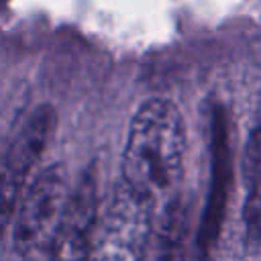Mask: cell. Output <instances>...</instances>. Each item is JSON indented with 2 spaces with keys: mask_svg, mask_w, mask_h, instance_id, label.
<instances>
[{
  "mask_svg": "<svg viewBox=\"0 0 261 261\" xmlns=\"http://www.w3.org/2000/svg\"><path fill=\"white\" fill-rule=\"evenodd\" d=\"M186 128L179 110L165 98L147 100L133 116L122 155V184L157 214L179 198Z\"/></svg>",
  "mask_w": 261,
  "mask_h": 261,
  "instance_id": "obj_1",
  "label": "cell"
},
{
  "mask_svg": "<svg viewBox=\"0 0 261 261\" xmlns=\"http://www.w3.org/2000/svg\"><path fill=\"white\" fill-rule=\"evenodd\" d=\"M67 196V173L61 163L41 169L29 181L10 222L14 247L22 257L49 253Z\"/></svg>",
  "mask_w": 261,
  "mask_h": 261,
  "instance_id": "obj_2",
  "label": "cell"
},
{
  "mask_svg": "<svg viewBox=\"0 0 261 261\" xmlns=\"http://www.w3.org/2000/svg\"><path fill=\"white\" fill-rule=\"evenodd\" d=\"M153 208L122 181L114 188L92 239L90 261H145L153 230Z\"/></svg>",
  "mask_w": 261,
  "mask_h": 261,
  "instance_id": "obj_3",
  "label": "cell"
},
{
  "mask_svg": "<svg viewBox=\"0 0 261 261\" xmlns=\"http://www.w3.org/2000/svg\"><path fill=\"white\" fill-rule=\"evenodd\" d=\"M57 114L51 106L35 108L0 155V237L12 222L14 210L33 179V169L55 130Z\"/></svg>",
  "mask_w": 261,
  "mask_h": 261,
  "instance_id": "obj_4",
  "label": "cell"
},
{
  "mask_svg": "<svg viewBox=\"0 0 261 261\" xmlns=\"http://www.w3.org/2000/svg\"><path fill=\"white\" fill-rule=\"evenodd\" d=\"M98 188L94 173L86 171L69 190L49 257L51 261H88L98 224Z\"/></svg>",
  "mask_w": 261,
  "mask_h": 261,
  "instance_id": "obj_5",
  "label": "cell"
},
{
  "mask_svg": "<svg viewBox=\"0 0 261 261\" xmlns=\"http://www.w3.org/2000/svg\"><path fill=\"white\" fill-rule=\"evenodd\" d=\"M243 179H245V204H243V228L249 249L261 247V126H257L243 153Z\"/></svg>",
  "mask_w": 261,
  "mask_h": 261,
  "instance_id": "obj_6",
  "label": "cell"
},
{
  "mask_svg": "<svg viewBox=\"0 0 261 261\" xmlns=\"http://www.w3.org/2000/svg\"><path fill=\"white\" fill-rule=\"evenodd\" d=\"M188 216L179 198L157 212V261H186Z\"/></svg>",
  "mask_w": 261,
  "mask_h": 261,
  "instance_id": "obj_7",
  "label": "cell"
}]
</instances>
